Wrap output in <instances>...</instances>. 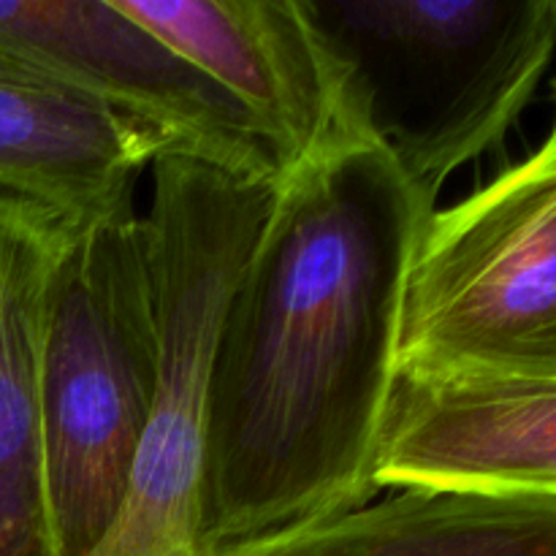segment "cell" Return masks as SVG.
I'll return each mask as SVG.
<instances>
[{
	"instance_id": "cell-1",
	"label": "cell",
	"mask_w": 556,
	"mask_h": 556,
	"mask_svg": "<svg viewBox=\"0 0 556 556\" xmlns=\"http://www.w3.org/2000/svg\"><path fill=\"white\" fill-rule=\"evenodd\" d=\"M434 210L375 141L280 179L212 356L201 554L372 503L407 271Z\"/></svg>"
},
{
	"instance_id": "cell-2",
	"label": "cell",
	"mask_w": 556,
	"mask_h": 556,
	"mask_svg": "<svg viewBox=\"0 0 556 556\" xmlns=\"http://www.w3.org/2000/svg\"><path fill=\"white\" fill-rule=\"evenodd\" d=\"M152 237L134 206L74 228L47 296L41 476L52 556H90L123 508L157 389Z\"/></svg>"
},
{
	"instance_id": "cell-3",
	"label": "cell",
	"mask_w": 556,
	"mask_h": 556,
	"mask_svg": "<svg viewBox=\"0 0 556 556\" xmlns=\"http://www.w3.org/2000/svg\"><path fill=\"white\" fill-rule=\"evenodd\" d=\"M369 141L438 204L505 139L556 49V0H304Z\"/></svg>"
},
{
	"instance_id": "cell-4",
	"label": "cell",
	"mask_w": 556,
	"mask_h": 556,
	"mask_svg": "<svg viewBox=\"0 0 556 556\" xmlns=\"http://www.w3.org/2000/svg\"><path fill=\"white\" fill-rule=\"evenodd\" d=\"M157 389L123 508L90 556H201L206 389L223 313L275 204L277 185L182 155L152 163Z\"/></svg>"
},
{
	"instance_id": "cell-5",
	"label": "cell",
	"mask_w": 556,
	"mask_h": 556,
	"mask_svg": "<svg viewBox=\"0 0 556 556\" xmlns=\"http://www.w3.org/2000/svg\"><path fill=\"white\" fill-rule=\"evenodd\" d=\"M556 378V125L451 210L410 261L396 378Z\"/></svg>"
},
{
	"instance_id": "cell-6",
	"label": "cell",
	"mask_w": 556,
	"mask_h": 556,
	"mask_svg": "<svg viewBox=\"0 0 556 556\" xmlns=\"http://www.w3.org/2000/svg\"><path fill=\"white\" fill-rule=\"evenodd\" d=\"M0 54L136 119L168 155L280 185V166L248 112L114 0H0Z\"/></svg>"
},
{
	"instance_id": "cell-7",
	"label": "cell",
	"mask_w": 556,
	"mask_h": 556,
	"mask_svg": "<svg viewBox=\"0 0 556 556\" xmlns=\"http://www.w3.org/2000/svg\"><path fill=\"white\" fill-rule=\"evenodd\" d=\"M248 112L288 172L369 141L304 0H114Z\"/></svg>"
},
{
	"instance_id": "cell-8",
	"label": "cell",
	"mask_w": 556,
	"mask_h": 556,
	"mask_svg": "<svg viewBox=\"0 0 556 556\" xmlns=\"http://www.w3.org/2000/svg\"><path fill=\"white\" fill-rule=\"evenodd\" d=\"M380 489L556 497V378H396Z\"/></svg>"
},
{
	"instance_id": "cell-9",
	"label": "cell",
	"mask_w": 556,
	"mask_h": 556,
	"mask_svg": "<svg viewBox=\"0 0 556 556\" xmlns=\"http://www.w3.org/2000/svg\"><path fill=\"white\" fill-rule=\"evenodd\" d=\"M168 147L76 87L0 54V193L79 220L134 206V185Z\"/></svg>"
},
{
	"instance_id": "cell-10",
	"label": "cell",
	"mask_w": 556,
	"mask_h": 556,
	"mask_svg": "<svg viewBox=\"0 0 556 556\" xmlns=\"http://www.w3.org/2000/svg\"><path fill=\"white\" fill-rule=\"evenodd\" d=\"M79 223L0 193V556H52L38 418L43 318Z\"/></svg>"
},
{
	"instance_id": "cell-11",
	"label": "cell",
	"mask_w": 556,
	"mask_h": 556,
	"mask_svg": "<svg viewBox=\"0 0 556 556\" xmlns=\"http://www.w3.org/2000/svg\"><path fill=\"white\" fill-rule=\"evenodd\" d=\"M201 556H556V497L400 489L348 514Z\"/></svg>"
}]
</instances>
